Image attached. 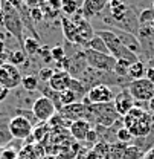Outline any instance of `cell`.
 I'll return each instance as SVG.
<instances>
[{
	"label": "cell",
	"mask_w": 154,
	"mask_h": 159,
	"mask_svg": "<svg viewBox=\"0 0 154 159\" xmlns=\"http://www.w3.org/2000/svg\"><path fill=\"white\" fill-rule=\"evenodd\" d=\"M107 9L108 14L101 17L105 25L113 26V29H121L136 35V31H139V20L130 5H127L124 0H108Z\"/></svg>",
	"instance_id": "1"
},
{
	"label": "cell",
	"mask_w": 154,
	"mask_h": 159,
	"mask_svg": "<svg viewBox=\"0 0 154 159\" xmlns=\"http://www.w3.org/2000/svg\"><path fill=\"white\" fill-rule=\"evenodd\" d=\"M124 127L131 132L134 138H147L153 127V115L148 110H143L142 107L131 109L124 118Z\"/></svg>",
	"instance_id": "2"
},
{
	"label": "cell",
	"mask_w": 154,
	"mask_h": 159,
	"mask_svg": "<svg viewBox=\"0 0 154 159\" xmlns=\"http://www.w3.org/2000/svg\"><path fill=\"white\" fill-rule=\"evenodd\" d=\"M121 116L117 115L113 102L107 104H89L87 106V115L86 121H89L93 125L99 127H112L116 122L121 121Z\"/></svg>",
	"instance_id": "3"
},
{
	"label": "cell",
	"mask_w": 154,
	"mask_h": 159,
	"mask_svg": "<svg viewBox=\"0 0 154 159\" xmlns=\"http://www.w3.org/2000/svg\"><path fill=\"white\" fill-rule=\"evenodd\" d=\"M95 34L104 40V43H105V46H107V49H108V54L115 60H127V61H130L131 64L140 61V58H139L136 54H133L131 51H128V49L119 41V39L116 37V34L112 29H98V31H95Z\"/></svg>",
	"instance_id": "4"
},
{
	"label": "cell",
	"mask_w": 154,
	"mask_h": 159,
	"mask_svg": "<svg viewBox=\"0 0 154 159\" xmlns=\"http://www.w3.org/2000/svg\"><path fill=\"white\" fill-rule=\"evenodd\" d=\"M3 11H5V21L3 26L6 28V31L15 37L20 43V49H23V20L20 12L9 3V2H3Z\"/></svg>",
	"instance_id": "5"
},
{
	"label": "cell",
	"mask_w": 154,
	"mask_h": 159,
	"mask_svg": "<svg viewBox=\"0 0 154 159\" xmlns=\"http://www.w3.org/2000/svg\"><path fill=\"white\" fill-rule=\"evenodd\" d=\"M84 58L89 67L101 70V72H113L116 66V60L110 54H101L90 49H84Z\"/></svg>",
	"instance_id": "6"
},
{
	"label": "cell",
	"mask_w": 154,
	"mask_h": 159,
	"mask_svg": "<svg viewBox=\"0 0 154 159\" xmlns=\"http://www.w3.org/2000/svg\"><path fill=\"white\" fill-rule=\"evenodd\" d=\"M127 89L137 104L139 102H148L151 98H154V84L147 78L130 81Z\"/></svg>",
	"instance_id": "7"
},
{
	"label": "cell",
	"mask_w": 154,
	"mask_h": 159,
	"mask_svg": "<svg viewBox=\"0 0 154 159\" xmlns=\"http://www.w3.org/2000/svg\"><path fill=\"white\" fill-rule=\"evenodd\" d=\"M21 78H23V75H21V72L17 66L5 63L0 67V84L3 87H6L8 90L19 87L21 84Z\"/></svg>",
	"instance_id": "8"
},
{
	"label": "cell",
	"mask_w": 154,
	"mask_h": 159,
	"mask_svg": "<svg viewBox=\"0 0 154 159\" xmlns=\"http://www.w3.org/2000/svg\"><path fill=\"white\" fill-rule=\"evenodd\" d=\"M32 113L35 115V118L38 119V122H47L49 119L57 113V109H55L54 102L49 98L40 95L37 99H34Z\"/></svg>",
	"instance_id": "9"
},
{
	"label": "cell",
	"mask_w": 154,
	"mask_h": 159,
	"mask_svg": "<svg viewBox=\"0 0 154 159\" xmlns=\"http://www.w3.org/2000/svg\"><path fill=\"white\" fill-rule=\"evenodd\" d=\"M34 130V125L28 121L26 118L15 115L12 118H9V132L14 139H28L31 138Z\"/></svg>",
	"instance_id": "10"
},
{
	"label": "cell",
	"mask_w": 154,
	"mask_h": 159,
	"mask_svg": "<svg viewBox=\"0 0 154 159\" xmlns=\"http://www.w3.org/2000/svg\"><path fill=\"white\" fill-rule=\"evenodd\" d=\"M86 97L89 98L92 104H107V102H113L115 92L107 84H98V86H93L87 92Z\"/></svg>",
	"instance_id": "11"
},
{
	"label": "cell",
	"mask_w": 154,
	"mask_h": 159,
	"mask_svg": "<svg viewBox=\"0 0 154 159\" xmlns=\"http://www.w3.org/2000/svg\"><path fill=\"white\" fill-rule=\"evenodd\" d=\"M113 104H115L116 112H117V115H119L121 118H124V116L131 110V109H134L136 107L134 98L130 95V92H128V89H127V87H125V89H122L117 95H115Z\"/></svg>",
	"instance_id": "12"
},
{
	"label": "cell",
	"mask_w": 154,
	"mask_h": 159,
	"mask_svg": "<svg viewBox=\"0 0 154 159\" xmlns=\"http://www.w3.org/2000/svg\"><path fill=\"white\" fill-rule=\"evenodd\" d=\"M59 23H61V31H63V35L67 43L70 44H77V46H84V41L81 40L79 34H78V28L77 25L66 16H61L59 17Z\"/></svg>",
	"instance_id": "13"
},
{
	"label": "cell",
	"mask_w": 154,
	"mask_h": 159,
	"mask_svg": "<svg viewBox=\"0 0 154 159\" xmlns=\"http://www.w3.org/2000/svg\"><path fill=\"white\" fill-rule=\"evenodd\" d=\"M113 32L116 34V37L119 39V41L128 49L131 51L133 54H136L139 57V54L143 52V46L140 44V40L137 35L131 34V32H125V31H121V29H112Z\"/></svg>",
	"instance_id": "14"
},
{
	"label": "cell",
	"mask_w": 154,
	"mask_h": 159,
	"mask_svg": "<svg viewBox=\"0 0 154 159\" xmlns=\"http://www.w3.org/2000/svg\"><path fill=\"white\" fill-rule=\"evenodd\" d=\"M61 116H64L66 119H69L70 122H75L79 119H86L87 115V106L81 102H73V104H69V106H64L59 112H58Z\"/></svg>",
	"instance_id": "15"
},
{
	"label": "cell",
	"mask_w": 154,
	"mask_h": 159,
	"mask_svg": "<svg viewBox=\"0 0 154 159\" xmlns=\"http://www.w3.org/2000/svg\"><path fill=\"white\" fill-rule=\"evenodd\" d=\"M107 3H108V0H84L82 6H81L84 19L90 20L93 19L95 16H99L101 11L104 8H107Z\"/></svg>",
	"instance_id": "16"
},
{
	"label": "cell",
	"mask_w": 154,
	"mask_h": 159,
	"mask_svg": "<svg viewBox=\"0 0 154 159\" xmlns=\"http://www.w3.org/2000/svg\"><path fill=\"white\" fill-rule=\"evenodd\" d=\"M72 81V75L69 72L64 70H55V74L52 75L51 81L47 83L55 92H64L69 89V84Z\"/></svg>",
	"instance_id": "17"
},
{
	"label": "cell",
	"mask_w": 154,
	"mask_h": 159,
	"mask_svg": "<svg viewBox=\"0 0 154 159\" xmlns=\"http://www.w3.org/2000/svg\"><path fill=\"white\" fill-rule=\"evenodd\" d=\"M90 130H92V124L89 121H86V119L75 121L70 125V135H72V138L75 139V141H81V142L86 141V138H87V135H89Z\"/></svg>",
	"instance_id": "18"
},
{
	"label": "cell",
	"mask_w": 154,
	"mask_h": 159,
	"mask_svg": "<svg viewBox=\"0 0 154 159\" xmlns=\"http://www.w3.org/2000/svg\"><path fill=\"white\" fill-rule=\"evenodd\" d=\"M77 28H78V34H79L81 40L84 41V44H86L87 41H90V40L96 35V34H95L93 26L90 25V21H89V20H86V19L79 20V21L77 23Z\"/></svg>",
	"instance_id": "19"
},
{
	"label": "cell",
	"mask_w": 154,
	"mask_h": 159,
	"mask_svg": "<svg viewBox=\"0 0 154 159\" xmlns=\"http://www.w3.org/2000/svg\"><path fill=\"white\" fill-rule=\"evenodd\" d=\"M145 72H147V67H145L143 61H137V63H133V64L130 66L127 78L130 80V81L142 80V78H145Z\"/></svg>",
	"instance_id": "20"
},
{
	"label": "cell",
	"mask_w": 154,
	"mask_h": 159,
	"mask_svg": "<svg viewBox=\"0 0 154 159\" xmlns=\"http://www.w3.org/2000/svg\"><path fill=\"white\" fill-rule=\"evenodd\" d=\"M12 139L14 138L9 132V118H0V147L8 145Z\"/></svg>",
	"instance_id": "21"
},
{
	"label": "cell",
	"mask_w": 154,
	"mask_h": 159,
	"mask_svg": "<svg viewBox=\"0 0 154 159\" xmlns=\"http://www.w3.org/2000/svg\"><path fill=\"white\" fill-rule=\"evenodd\" d=\"M82 49H90V51H95V52H101V54H108V49L104 43V40L101 39L99 35H95L90 41H87Z\"/></svg>",
	"instance_id": "22"
},
{
	"label": "cell",
	"mask_w": 154,
	"mask_h": 159,
	"mask_svg": "<svg viewBox=\"0 0 154 159\" xmlns=\"http://www.w3.org/2000/svg\"><path fill=\"white\" fill-rule=\"evenodd\" d=\"M40 48H41L40 40L34 39V37H28V39H24V41H23V51H24V54H26L28 57L37 55Z\"/></svg>",
	"instance_id": "23"
},
{
	"label": "cell",
	"mask_w": 154,
	"mask_h": 159,
	"mask_svg": "<svg viewBox=\"0 0 154 159\" xmlns=\"http://www.w3.org/2000/svg\"><path fill=\"white\" fill-rule=\"evenodd\" d=\"M78 9H81V5L77 0H61V12L66 17H72L77 14Z\"/></svg>",
	"instance_id": "24"
},
{
	"label": "cell",
	"mask_w": 154,
	"mask_h": 159,
	"mask_svg": "<svg viewBox=\"0 0 154 159\" xmlns=\"http://www.w3.org/2000/svg\"><path fill=\"white\" fill-rule=\"evenodd\" d=\"M38 86H40V81L37 78V75L29 74V75H24L21 78V87L26 92H35V90H38Z\"/></svg>",
	"instance_id": "25"
},
{
	"label": "cell",
	"mask_w": 154,
	"mask_h": 159,
	"mask_svg": "<svg viewBox=\"0 0 154 159\" xmlns=\"http://www.w3.org/2000/svg\"><path fill=\"white\" fill-rule=\"evenodd\" d=\"M8 63L12 64V66L24 64V63H26V54H24V51H23V49L11 51V52H9V57H8Z\"/></svg>",
	"instance_id": "26"
},
{
	"label": "cell",
	"mask_w": 154,
	"mask_h": 159,
	"mask_svg": "<svg viewBox=\"0 0 154 159\" xmlns=\"http://www.w3.org/2000/svg\"><path fill=\"white\" fill-rule=\"evenodd\" d=\"M143 158H145L143 150H140V148H139L137 145H134V144H128L122 159H143Z\"/></svg>",
	"instance_id": "27"
},
{
	"label": "cell",
	"mask_w": 154,
	"mask_h": 159,
	"mask_svg": "<svg viewBox=\"0 0 154 159\" xmlns=\"http://www.w3.org/2000/svg\"><path fill=\"white\" fill-rule=\"evenodd\" d=\"M130 66H131V63L127 61V60H116V66H115L113 74L117 75V77H121V78H127Z\"/></svg>",
	"instance_id": "28"
},
{
	"label": "cell",
	"mask_w": 154,
	"mask_h": 159,
	"mask_svg": "<svg viewBox=\"0 0 154 159\" xmlns=\"http://www.w3.org/2000/svg\"><path fill=\"white\" fill-rule=\"evenodd\" d=\"M125 150H127V144H122V142L110 144V159H122Z\"/></svg>",
	"instance_id": "29"
},
{
	"label": "cell",
	"mask_w": 154,
	"mask_h": 159,
	"mask_svg": "<svg viewBox=\"0 0 154 159\" xmlns=\"http://www.w3.org/2000/svg\"><path fill=\"white\" fill-rule=\"evenodd\" d=\"M78 97L75 92H72L70 89H67V90H64V92H59V101H61V106L64 107V106H69V104H73V102H78Z\"/></svg>",
	"instance_id": "30"
},
{
	"label": "cell",
	"mask_w": 154,
	"mask_h": 159,
	"mask_svg": "<svg viewBox=\"0 0 154 159\" xmlns=\"http://www.w3.org/2000/svg\"><path fill=\"white\" fill-rule=\"evenodd\" d=\"M133 139H134V136L131 135V132H130L128 129H125L124 125H122V127L117 130V133H116V141H117V142H122V144H127V145H128Z\"/></svg>",
	"instance_id": "31"
},
{
	"label": "cell",
	"mask_w": 154,
	"mask_h": 159,
	"mask_svg": "<svg viewBox=\"0 0 154 159\" xmlns=\"http://www.w3.org/2000/svg\"><path fill=\"white\" fill-rule=\"evenodd\" d=\"M137 20L140 26H147L151 21H154V9H143L137 14Z\"/></svg>",
	"instance_id": "32"
},
{
	"label": "cell",
	"mask_w": 154,
	"mask_h": 159,
	"mask_svg": "<svg viewBox=\"0 0 154 159\" xmlns=\"http://www.w3.org/2000/svg\"><path fill=\"white\" fill-rule=\"evenodd\" d=\"M54 74H55V69H51V67H41V69L38 70V74H37V78H38V81H41V83H49Z\"/></svg>",
	"instance_id": "33"
},
{
	"label": "cell",
	"mask_w": 154,
	"mask_h": 159,
	"mask_svg": "<svg viewBox=\"0 0 154 159\" xmlns=\"http://www.w3.org/2000/svg\"><path fill=\"white\" fill-rule=\"evenodd\" d=\"M46 133H47V125H46V124H38V125L34 127L31 136L35 139V141H41V139L46 136Z\"/></svg>",
	"instance_id": "34"
},
{
	"label": "cell",
	"mask_w": 154,
	"mask_h": 159,
	"mask_svg": "<svg viewBox=\"0 0 154 159\" xmlns=\"http://www.w3.org/2000/svg\"><path fill=\"white\" fill-rule=\"evenodd\" d=\"M51 49H52V48H49L47 44H43L38 49V54H37V55H40V57L43 58V61H44L46 64H49V63L54 61V60H52V54H51Z\"/></svg>",
	"instance_id": "35"
},
{
	"label": "cell",
	"mask_w": 154,
	"mask_h": 159,
	"mask_svg": "<svg viewBox=\"0 0 154 159\" xmlns=\"http://www.w3.org/2000/svg\"><path fill=\"white\" fill-rule=\"evenodd\" d=\"M51 54H52V60L55 63H58V61H61V60L66 57V49L63 46H54L51 49Z\"/></svg>",
	"instance_id": "36"
},
{
	"label": "cell",
	"mask_w": 154,
	"mask_h": 159,
	"mask_svg": "<svg viewBox=\"0 0 154 159\" xmlns=\"http://www.w3.org/2000/svg\"><path fill=\"white\" fill-rule=\"evenodd\" d=\"M29 16H31V20L35 21V23H40V21L44 20V14H43V11H41L40 6H37V8H31V9H29Z\"/></svg>",
	"instance_id": "37"
},
{
	"label": "cell",
	"mask_w": 154,
	"mask_h": 159,
	"mask_svg": "<svg viewBox=\"0 0 154 159\" xmlns=\"http://www.w3.org/2000/svg\"><path fill=\"white\" fill-rule=\"evenodd\" d=\"M84 142H87V144H90L92 145V148H93V145H96L98 142H99V136H98L96 130L95 129H92L90 132H89V135H87V138Z\"/></svg>",
	"instance_id": "38"
},
{
	"label": "cell",
	"mask_w": 154,
	"mask_h": 159,
	"mask_svg": "<svg viewBox=\"0 0 154 159\" xmlns=\"http://www.w3.org/2000/svg\"><path fill=\"white\" fill-rule=\"evenodd\" d=\"M44 3L54 11H58V12L61 11V0H44Z\"/></svg>",
	"instance_id": "39"
},
{
	"label": "cell",
	"mask_w": 154,
	"mask_h": 159,
	"mask_svg": "<svg viewBox=\"0 0 154 159\" xmlns=\"http://www.w3.org/2000/svg\"><path fill=\"white\" fill-rule=\"evenodd\" d=\"M8 57H9V52L6 51L5 43H0V60H3V61L8 63Z\"/></svg>",
	"instance_id": "40"
},
{
	"label": "cell",
	"mask_w": 154,
	"mask_h": 159,
	"mask_svg": "<svg viewBox=\"0 0 154 159\" xmlns=\"http://www.w3.org/2000/svg\"><path fill=\"white\" fill-rule=\"evenodd\" d=\"M145 78L148 80V81H151V83L154 84V67H153V66L147 67V72H145Z\"/></svg>",
	"instance_id": "41"
},
{
	"label": "cell",
	"mask_w": 154,
	"mask_h": 159,
	"mask_svg": "<svg viewBox=\"0 0 154 159\" xmlns=\"http://www.w3.org/2000/svg\"><path fill=\"white\" fill-rule=\"evenodd\" d=\"M8 95H9V90L0 84V102H2V101H5V99L8 98Z\"/></svg>",
	"instance_id": "42"
},
{
	"label": "cell",
	"mask_w": 154,
	"mask_h": 159,
	"mask_svg": "<svg viewBox=\"0 0 154 159\" xmlns=\"http://www.w3.org/2000/svg\"><path fill=\"white\" fill-rule=\"evenodd\" d=\"M148 112H150L151 115H154V98H151L148 101Z\"/></svg>",
	"instance_id": "43"
},
{
	"label": "cell",
	"mask_w": 154,
	"mask_h": 159,
	"mask_svg": "<svg viewBox=\"0 0 154 159\" xmlns=\"http://www.w3.org/2000/svg\"><path fill=\"white\" fill-rule=\"evenodd\" d=\"M143 159H154V148H151V150H148L147 152V155H145V158Z\"/></svg>",
	"instance_id": "44"
},
{
	"label": "cell",
	"mask_w": 154,
	"mask_h": 159,
	"mask_svg": "<svg viewBox=\"0 0 154 159\" xmlns=\"http://www.w3.org/2000/svg\"><path fill=\"white\" fill-rule=\"evenodd\" d=\"M3 21H5V11L0 9V26L3 25Z\"/></svg>",
	"instance_id": "45"
},
{
	"label": "cell",
	"mask_w": 154,
	"mask_h": 159,
	"mask_svg": "<svg viewBox=\"0 0 154 159\" xmlns=\"http://www.w3.org/2000/svg\"><path fill=\"white\" fill-rule=\"evenodd\" d=\"M148 26H150V28H151V29H153V31H154V21H151V23H150Z\"/></svg>",
	"instance_id": "46"
},
{
	"label": "cell",
	"mask_w": 154,
	"mask_h": 159,
	"mask_svg": "<svg viewBox=\"0 0 154 159\" xmlns=\"http://www.w3.org/2000/svg\"><path fill=\"white\" fill-rule=\"evenodd\" d=\"M5 63H6V61H3V60H0V67H2V66H3Z\"/></svg>",
	"instance_id": "47"
},
{
	"label": "cell",
	"mask_w": 154,
	"mask_h": 159,
	"mask_svg": "<svg viewBox=\"0 0 154 159\" xmlns=\"http://www.w3.org/2000/svg\"><path fill=\"white\" fill-rule=\"evenodd\" d=\"M153 9H154V3H153Z\"/></svg>",
	"instance_id": "48"
},
{
	"label": "cell",
	"mask_w": 154,
	"mask_h": 159,
	"mask_svg": "<svg viewBox=\"0 0 154 159\" xmlns=\"http://www.w3.org/2000/svg\"><path fill=\"white\" fill-rule=\"evenodd\" d=\"M153 48H154V44H153Z\"/></svg>",
	"instance_id": "49"
}]
</instances>
